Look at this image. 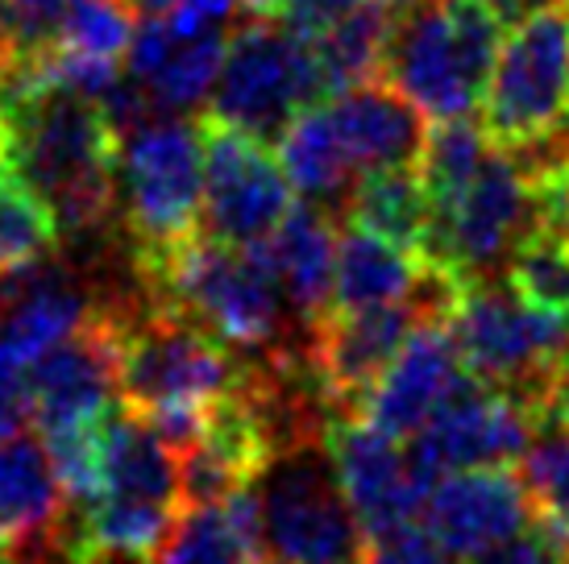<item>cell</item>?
Wrapping results in <instances>:
<instances>
[{"mask_svg": "<svg viewBox=\"0 0 569 564\" xmlns=\"http://www.w3.org/2000/svg\"><path fill=\"white\" fill-rule=\"evenodd\" d=\"M9 174L33 188L63 236L104 233L117 220L121 133L96 100L9 71L0 79Z\"/></svg>", "mask_w": 569, "mask_h": 564, "instance_id": "6da1fadb", "label": "cell"}, {"mask_svg": "<svg viewBox=\"0 0 569 564\" xmlns=\"http://www.w3.org/2000/svg\"><path fill=\"white\" fill-rule=\"evenodd\" d=\"M133 274L154 308L188 315L246 361L274 357L308 341V329L291 315L258 245L241 250L200 233L159 262L133 266Z\"/></svg>", "mask_w": 569, "mask_h": 564, "instance_id": "7a4b0ae2", "label": "cell"}, {"mask_svg": "<svg viewBox=\"0 0 569 564\" xmlns=\"http://www.w3.org/2000/svg\"><path fill=\"white\" fill-rule=\"evenodd\" d=\"M507 26L482 0H411L396 21L382 79L396 83L425 121L475 117Z\"/></svg>", "mask_w": 569, "mask_h": 564, "instance_id": "3957f363", "label": "cell"}, {"mask_svg": "<svg viewBox=\"0 0 569 564\" xmlns=\"http://www.w3.org/2000/svg\"><path fill=\"white\" fill-rule=\"evenodd\" d=\"M204 208V121L183 112H150L121 133L117 158V224L129 262H159L200 233Z\"/></svg>", "mask_w": 569, "mask_h": 564, "instance_id": "277c9868", "label": "cell"}, {"mask_svg": "<svg viewBox=\"0 0 569 564\" xmlns=\"http://www.w3.org/2000/svg\"><path fill=\"white\" fill-rule=\"evenodd\" d=\"M121 320V403L154 420L167 411H212L246 382V357L221 345L188 315L142 303H117Z\"/></svg>", "mask_w": 569, "mask_h": 564, "instance_id": "5b68a950", "label": "cell"}, {"mask_svg": "<svg viewBox=\"0 0 569 564\" xmlns=\"http://www.w3.org/2000/svg\"><path fill=\"white\" fill-rule=\"evenodd\" d=\"M445 329L478 382L520 394L545 420L553 382L569 361V315L532 308L511 282L478 279L458 291Z\"/></svg>", "mask_w": 569, "mask_h": 564, "instance_id": "8992f818", "label": "cell"}, {"mask_svg": "<svg viewBox=\"0 0 569 564\" xmlns=\"http://www.w3.org/2000/svg\"><path fill=\"white\" fill-rule=\"evenodd\" d=\"M253 494L262 511L267 564H366L370 540L320 436L274 453L258 473Z\"/></svg>", "mask_w": 569, "mask_h": 564, "instance_id": "52a82bcc", "label": "cell"}, {"mask_svg": "<svg viewBox=\"0 0 569 564\" xmlns=\"http://www.w3.org/2000/svg\"><path fill=\"white\" fill-rule=\"evenodd\" d=\"M325 100L329 92L312 42L279 26L274 17H250L224 38L221 75L204 117L258 141H279L303 109Z\"/></svg>", "mask_w": 569, "mask_h": 564, "instance_id": "ba28073f", "label": "cell"}, {"mask_svg": "<svg viewBox=\"0 0 569 564\" xmlns=\"http://www.w3.org/2000/svg\"><path fill=\"white\" fill-rule=\"evenodd\" d=\"M569 121V0H549L511 26L482 92V129L520 150Z\"/></svg>", "mask_w": 569, "mask_h": 564, "instance_id": "9c48e42d", "label": "cell"}, {"mask_svg": "<svg viewBox=\"0 0 569 564\" xmlns=\"http://www.w3.org/2000/svg\"><path fill=\"white\" fill-rule=\"evenodd\" d=\"M532 224H537L532 183L523 179L516 158L495 145L466 191L432 216L425 266L445 270L461 286L495 279V270L507 266L511 250L532 233Z\"/></svg>", "mask_w": 569, "mask_h": 564, "instance_id": "30bf717a", "label": "cell"}, {"mask_svg": "<svg viewBox=\"0 0 569 564\" xmlns=\"http://www.w3.org/2000/svg\"><path fill=\"white\" fill-rule=\"evenodd\" d=\"M296 208L279 158L267 141L204 117V208L200 233L224 245H262Z\"/></svg>", "mask_w": 569, "mask_h": 564, "instance_id": "8fae6325", "label": "cell"}, {"mask_svg": "<svg viewBox=\"0 0 569 564\" xmlns=\"http://www.w3.org/2000/svg\"><path fill=\"white\" fill-rule=\"evenodd\" d=\"M537 427V411L520 394L487 386L470 374V382L408 440L411 470L432 486L445 473L511 465L523 456Z\"/></svg>", "mask_w": 569, "mask_h": 564, "instance_id": "7c38bea8", "label": "cell"}, {"mask_svg": "<svg viewBox=\"0 0 569 564\" xmlns=\"http://www.w3.org/2000/svg\"><path fill=\"white\" fill-rule=\"evenodd\" d=\"M121 320L117 303H96L80 329L33 365V423L42 436L104 423L121 399Z\"/></svg>", "mask_w": 569, "mask_h": 564, "instance_id": "4fadbf2b", "label": "cell"}, {"mask_svg": "<svg viewBox=\"0 0 569 564\" xmlns=\"http://www.w3.org/2000/svg\"><path fill=\"white\" fill-rule=\"evenodd\" d=\"M320 440L366 540H382L420 523L428 486L411 470L408 449H399L396 436L379 432L362 415H329Z\"/></svg>", "mask_w": 569, "mask_h": 564, "instance_id": "5bb4252c", "label": "cell"}, {"mask_svg": "<svg viewBox=\"0 0 569 564\" xmlns=\"http://www.w3.org/2000/svg\"><path fill=\"white\" fill-rule=\"evenodd\" d=\"M537 506L528 498L520 470L487 465L437 477L420 506V527L458 564H470L482 552L532 527Z\"/></svg>", "mask_w": 569, "mask_h": 564, "instance_id": "9a60e30c", "label": "cell"}, {"mask_svg": "<svg viewBox=\"0 0 569 564\" xmlns=\"http://www.w3.org/2000/svg\"><path fill=\"white\" fill-rule=\"evenodd\" d=\"M466 382H470V370L445 329V320H425L408 336V345L399 349V357L382 370L358 415L387 436L411 440Z\"/></svg>", "mask_w": 569, "mask_h": 564, "instance_id": "2e32d148", "label": "cell"}, {"mask_svg": "<svg viewBox=\"0 0 569 564\" xmlns=\"http://www.w3.org/2000/svg\"><path fill=\"white\" fill-rule=\"evenodd\" d=\"M224 33L221 30H174L167 17H142L126 50L129 79L142 88L154 112L200 109L221 75Z\"/></svg>", "mask_w": 569, "mask_h": 564, "instance_id": "e0dca14e", "label": "cell"}, {"mask_svg": "<svg viewBox=\"0 0 569 564\" xmlns=\"http://www.w3.org/2000/svg\"><path fill=\"white\" fill-rule=\"evenodd\" d=\"M325 109H329L332 129H337L358 174L403 167V162L420 158L428 121L396 83L366 79V83H353L332 100H325Z\"/></svg>", "mask_w": 569, "mask_h": 564, "instance_id": "ac0fdd59", "label": "cell"}, {"mask_svg": "<svg viewBox=\"0 0 569 564\" xmlns=\"http://www.w3.org/2000/svg\"><path fill=\"white\" fill-rule=\"evenodd\" d=\"M337 220L317 204H296L283 224L258 245L267 266L283 286L291 315L303 329L320 324L332 312V274H337Z\"/></svg>", "mask_w": 569, "mask_h": 564, "instance_id": "d6986e66", "label": "cell"}, {"mask_svg": "<svg viewBox=\"0 0 569 564\" xmlns=\"http://www.w3.org/2000/svg\"><path fill=\"white\" fill-rule=\"evenodd\" d=\"M71 518V498L54 473L42 436L0 440V535L9 552L59 540Z\"/></svg>", "mask_w": 569, "mask_h": 564, "instance_id": "ffe728a7", "label": "cell"}, {"mask_svg": "<svg viewBox=\"0 0 569 564\" xmlns=\"http://www.w3.org/2000/svg\"><path fill=\"white\" fill-rule=\"evenodd\" d=\"M154 564H267L262 511L253 486L212 506H183Z\"/></svg>", "mask_w": 569, "mask_h": 564, "instance_id": "44dd1931", "label": "cell"}, {"mask_svg": "<svg viewBox=\"0 0 569 564\" xmlns=\"http://www.w3.org/2000/svg\"><path fill=\"white\" fill-rule=\"evenodd\" d=\"M346 224H358L366 233L382 236L387 245L411 253L416 262H428L432 241V195L416 162L382 167V171L358 174V183L346 195Z\"/></svg>", "mask_w": 569, "mask_h": 564, "instance_id": "7402d4cb", "label": "cell"}, {"mask_svg": "<svg viewBox=\"0 0 569 564\" xmlns=\"http://www.w3.org/2000/svg\"><path fill=\"white\" fill-rule=\"evenodd\" d=\"M428 266L411 253L387 245L382 236L366 233L358 224L337 229V274H332V312H366L387 303L416 299Z\"/></svg>", "mask_w": 569, "mask_h": 564, "instance_id": "603a6c76", "label": "cell"}, {"mask_svg": "<svg viewBox=\"0 0 569 564\" xmlns=\"http://www.w3.org/2000/svg\"><path fill=\"white\" fill-rule=\"evenodd\" d=\"M279 167H283L291 191H300L308 204L325 208V212H332V204L346 200L349 188L358 183V171H353L325 104L303 109L279 133Z\"/></svg>", "mask_w": 569, "mask_h": 564, "instance_id": "cb8c5ba5", "label": "cell"}, {"mask_svg": "<svg viewBox=\"0 0 569 564\" xmlns=\"http://www.w3.org/2000/svg\"><path fill=\"white\" fill-rule=\"evenodd\" d=\"M490 150H495V141L487 138V129L478 125L475 117H453V121L428 125L416 167H420L425 188L432 195V216L466 191V183L478 174Z\"/></svg>", "mask_w": 569, "mask_h": 564, "instance_id": "d4e9b609", "label": "cell"}, {"mask_svg": "<svg viewBox=\"0 0 569 564\" xmlns=\"http://www.w3.org/2000/svg\"><path fill=\"white\" fill-rule=\"evenodd\" d=\"M59 253V224L47 200L13 174H0V274Z\"/></svg>", "mask_w": 569, "mask_h": 564, "instance_id": "484cf974", "label": "cell"}, {"mask_svg": "<svg viewBox=\"0 0 569 564\" xmlns=\"http://www.w3.org/2000/svg\"><path fill=\"white\" fill-rule=\"evenodd\" d=\"M138 21L142 17L129 9V0H67L54 47L83 54V59L126 63V50L138 33Z\"/></svg>", "mask_w": 569, "mask_h": 564, "instance_id": "4316f807", "label": "cell"}, {"mask_svg": "<svg viewBox=\"0 0 569 564\" xmlns=\"http://www.w3.org/2000/svg\"><path fill=\"white\" fill-rule=\"evenodd\" d=\"M507 282L540 312L569 315V241L532 229L507 258Z\"/></svg>", "mask_w": 569, "mask_h": 564, "instance_id": "83f0119b", "label": "cell"}, {"mask_svg": "<svg viewBox=\"0 0 569 564\" xmlns=\"http://www.w3.org/2000/svg\"><path fill=\"white\" fill-rule=\"evenodd\" d=\"M520 477L537 518L569 535V427L545 420L520 456Z\"/></svg>", "mask_w": 569, "mask_h": 564, "instance_id": "f1b7e54d", "label": "cell"}, {"mask_svg": "<svg viewBox=\"0 0 569 564\" xmlns=\"http://www.w3.org/2000/svg\"><path fill=\"white\" fill-rule=\"evenodd\" d=\"M63 4L67 0H0V26L13 47V63L54 47Z\"/></svg>", "mask_w": 569, "mask_h": 564, "instance_id": "f546056e", "label": "cell"}, {"mask_svg": "<svg viewBox=\"0 0 569 564\" xmlns=\"http://www.w3.org/2000/svg\"><path fill=\"white\" fill-rule=\"evenodd\" d=\"M566 552L569 535L537 518V527H528V532H520L516 540L499 544V548L482 552L470 564H566Z\"/></svg>", "mask_w": 569, "mask_h": 564, "instance_id": "4dcf8cb0", "label": "cell"}, {"mask_svg": "<svg viewBox=\"0 0 569 564\" xmlns=\"http://www.w3.org/2000/svg\"><path fill=\"white\" fill-rule=\"evenodd\" d=\"M33 365L13 357L9 349H0V440L21 436L26 423L33 420Z\"/></svg>", "mask_w": 569, "mask_h": 564, "instance_id": "1f68e13d", "label": "cell"}, {"mask_svg": "<svg viewBox=\"0 0 569 564\" xmlns=\"http://www.w3.org/2000/svg\"><path fill=\"white\" fill-rule=\"evenodd\" d=\"M366 564H453V556H449L420 523H411V527H403V532L370 540Z\"/></svg>", "mask_w": 569, "mask_h": 564, "instance_id": "d6a6232c", "label": "cell"}, {"mask_svg": "<svg viewBox=\"0 0 569 564\" xmlns=\"http://www.w3.org/2000/svg\"><path fill=\"white\" fill-rule=\"evenodd\" d=\"M241 0H183L179 9H174L167 21H171L174 30L183 33H196V30H221L224 17H233Z\"/></svg>", "mask_w": 569, "mask_h": 564, "instance_id": "836d02e7", "label": "cell"}, {"mask_svg": "<svg viewBox=\"0 0 569 564\" xmlns=\"http://www.w3.org/2000/svg\"><path fill=\"white\" fill-rule=\"evenodd\" d=\"M9 564H83V556L71 548V540H67V527L59 540H50V544H38V548H26V552H13Z\"/></svg>", "mask_w": 569, "mask_h": 564, "instance_id": "e575fe53", "label": "cell"}, {"mask_svg": "<svg viewBox=\"0 0 569 564\" xmlns=\"http://www.w3.org/2000/svg\"><path fill=\"white\" fill-rule=\"evenodd\" d=\"M545 420H553V423H561V427H569V361L561 365V374H557V382H553V394H549ZM545 420H540V423H545Z\"/></svg>", "mask_w": 569, "mask_h": 564, "instance_id": "d590c367", "label": "cell"}, {"mask_svg": "<svg viewBox=\"0 0 569 564\" xmlns=\"http://www.w3.org/2000/svg\"><path fill=\"white\" fill-rule=\"evenodd\" d=\"M482 4H487L503 26H516V21H523L528 13H537L540 4H549V0H482Z\"/></svg>", "mask_w": 569, "mask_h": 564, "instance_id": "8d00e7d4", "label": "cell"}, {"mask_svg": "<svg viewBox=\"0 0 569 564\" xmlns=\"http://www.w3.org/2000/svg\"><path fill=\"white\" fill-rule=\"evenodd\" d=\"M183 0H129V9L138 17H171Z\"/></svg>", "mask_w": 569, "mask_h": 564, "instance_id": "74e56055", "label": "cell"}, {"mask_svg": "<svg viewBox=\"0 0 569 564\" xmlns=\"http://www.w3.org/2000/svg\"><path fill=\"white\" fill-rule=\"evenodd\" d=\"M291 0H241V9L250 17H279Z\"/></svg>", "mask_w": 569, "mask_h": 564, "instance_id": "f35d334b", "label": "cell"}, {"mask_svg": "<svg viewBox=\"0 0 569 564\" xmlns=\"http://www.w3.org/2000/svg\"><path fill=\"white\" fill-rule=\"evenodd\" d=\"M13 67V47H9V38H4V26H0V79H4V71Z\"/></svg>", "mask_w": 569, "mask_h": 564, "instance_id": "ab89813d", "label": "cell"}, {"mask_svg": "<svg viewBox=\"0 0 569 564\" xmlns=\"http://www.w3.org/2000/svg\"><path fill=\"white\" fill-rule=\"evenodd\" d=\"M0 174H9V138H4V112H0Z\"/></svg>", "mask_w": 569, "mask_h": 564, "instance_id": "60d3db41", "label": "cell"}, {"mask_svg": "<svg viewBox=\"0 0 569 564\" xmlns=\"http://www.w3.org/2000/svg\"><path fill=\"white\" fill-rule=\"evenodd\" d=\"M9 556H13V552H9V540L0 535V564H9Z\"/></svg>", "mask_w": 569, "mask_h": 564, "instance_id": "b9f144b4", "label": "cell"}, {"mask_svg": "<svg viewBox=\"0 0 569 564\" xmlns=\"http://www.w3.org/2000/svg\"><path fill=\"white\" fill-rule=\"evenodd\" d=\"M566 564H569V552H566Z\"/></svg>", "mask_w": 569, "mask_h": 564, "instance_id": "7bdbcfd3", "label": "cell"}]
</instances>
